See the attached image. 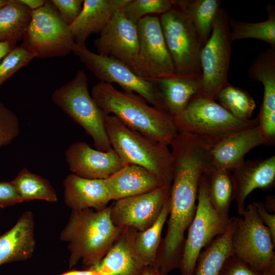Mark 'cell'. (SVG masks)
Instances as JSON below:
<instances>
[{"mask_svg": "<svg viewBox=\"0 0 275 275\" xmlns=\"http://www.w3.org/2000/svg\"><path fill=\"white\" fill-rule=\"evenodd\" d=\"M91 95L105 114H112L129 128L155 142L170 145L178 133L173 116L150 106L133 92H121L100 81L92 88Z\"/></svg>", "mask_w": 275, "mask_h": 275, "instance_id": "cell-1", "label": "cell"}, {"mask_svg": "<svg viewBox=\"0 0 275 275\" xmlns=\"http://www.w3.org/2000/svg\"><path fill=\"white\" fill-rule=\"evenodd\" d=\"M124 228L116 226L111 217V205L102 210H71L60 239L68 242L69 267L79 261L88 268L98 265Z\"/></svg>", "mask_w": 275, "mask_h": 275, "instance_id": "cell-2", "label": "cell"}, {"mask_svg": "<svg viewBox=\"0 0 275 275\" xmlns=\"http://www.w3.org/2000/svg\"><path fill=\"white\" fill-rule=\"evenodd\" d=\"M104 125L112 147L125 166H141L166 183H172L173 159L168 145L131 129L113 115H105Z\"/></svg>", "mask_w": 275, "mask_h": 275, "instance_id": "cell-3", "label": "cell"}, {"mask_svg": "<svg viewBox=\"0 0 275 275\" xmlns=\"http://www.w3.org/2000/svg\"><path fill=\"white\" fill-rule=\"evenodd\" d=\"M174 119L178 132L192 134L212 147L234 133L259 125L258 117L240 120L215 100L201 94L195 95Z\"/></svg>", "mask_w": 275, "mask_h": 275, "instance_id": "cell-4", "label": "cell"}, {"mask_svg": "<svg viewBox=\"0 0 275 275\" xmlns=\"http://www.w3.org/2000/svg\"><path fill=\"white\" fill-rule=\"evenodd\" d=\"M51 99L92 138L96 149L107 151L112 149L105 128L106 114L90 93L88 78L83 70L78 71L70 81L56 89Z\"/></svg>", "mask_w": 275, "mask_h": 275, "instance_id": "cell-5", "label": "cell"}, {"mask_svg": "<svg viewBox=\"0 0 275 275\" xmlns=\"http://www.w3.org/2000/svg\"><path fill=\"white\" fill-rule=\"evenodd\" d=\"M243 218L236 217L231 243L233 253L253 270L262 275H275V243L260 219L253 203Z\"/></svg>", "mask_w": 275, "mask_h": 275, "instance_id": "cell-6", "label": "cell"}, {"mask_svg": "<svg viewBox=\"0 0 275 275\" xmlns=\"http://www.w3.org/2000/svg\"><path fill=\"white\" fill-rule=\"evenodd\" d=\"M159 20L175 74L202 75L200 56L204 44L187 16L173 6Z\"/></svg>", "mask_w": 275, "mask_h": 275, "instance_id": "cell-7", "label": "cell"}, {"mask_svg": "<svg viewBox=\"0 0 275 275\" xmlns=\"http://www.w3.org/2000/svg\"><path fill=\"white\" fill-rule=\"evenodd\" d=\"M230 19L226 10L220 8L210 36L200 53L202 75L200 94L214 100L221 91L229 83L228 73L233 43Z\"/></svg>", "mask_w": 275, "mask_h": 275, "instance_id": "cell-8", "label": "cell"}, {"mask_svg": "<svg viewBox=\"0 0 275 275\" xmlns=\"http://www.w3.org/2000/svg\"><path fill=\"white\" fill-rule=\"evenodd\" d=\"M197 200L196 213L187 229L179 264L181 275H194L197 259L202 249L222 234L229 223L230 218L221 216L212 206L204 173L200 180Z\"/></svg>", "mask_w": 275, "mask_h": 275, "instance_id": "cell-9", "label": "cell"}, {"mask_svg": "<svg viewBox=\"0 0 275 275\" xmlns=\"http://www.w3.org/2000/svg\"><path fill=\"white\" fill-rule=\"evenodd\" d=\"M23 43L35 58L63 57L71 52L74 39L69 26L50 1L33 11Z\"/></svg>", "mask_w": 275, "mask_h": 275, "instance_id": "cell-10", "label": "cell"}, {"mask_svg": "<svg viewBox=\"0 0 275 275\" xmlns=\"http://www.w3.org/2000/svg\"><path fill=\"white\" fill-rule=\"evenodd\" d=\"M71 52L101 82L117 84L124 91L135 92L153 107L167 112L159 91L153 81L138 76L126 65L114 58L92 52L86 45L74 43Z\"/></svg>", "mask_w": 275, "mask_h": 275, "instance_id": "cell-11", "label": "cell"}, {"mask_svg": "<svg viewBox=\"0 0 275 275\" xmlns=\"http://www.w3.org/2000/svg\"><path fill=\"white\" fill-rule=\"evenodd\" d=\"M136 25L139 49L129 68L138 76L150 81L176 75L159 18L148 15L139 20Z\"/></svg>", "mask_w": 275, "mask_h": 275, "instance_id": "cell-12", "label": "cell"}, {"mask_svg": "<svg viewBox=\"0 0 275 275\" xmlns=\"http://www.w3.org/2000/svg\"><path fill=\"white\" fill-rule=\"evenodd\" d=\"M171 183L151 191L123 198L111 205V217L114 225L131 227L144 231L156 221L169 199Z\"/></svg>", "mask_w": 275, "mask_h": 275, "instance_id": "cell-13", "label": "cell"}, {"mask_svg": "<svg viewBox=\"0 0 275 275\" xmlns=\"http://www.w3.org/2000/svg\"><path fill=\"white\" fill-rule=\"evenodd\" d=\"M94 43L98 54L114 58L130 68L138 52L137 25L125 17L123 10L118 11Z\"/></svg>", "mask_w": 275, "mask_h": 275, "instance_id": "cell-14", "label": "cell"}, {"mask_svg": "<svg viewBox=\"0 0 275 275\" xmlns=\"http://www.w3.org/2000/svg\"><path fill=\"white\" fill-rule=\"evenodd\" d=\"M248 76L260 81L264 94L260 107L259 127L265 145L275 144V49L271 47L260 53L248 70Z\"/></svg>", "mask_w": 275, "mask_h": 275, "instance_id": "cell-15", "label": "cell"}, {"mask_svg": "<svg viewBox=\"0 0 275 275\" xmlns=\"http://www.w3.org/2000/svg\"><path fill=\"white\" fill-rule=\"evenodd\" d=\"M65 157L72 173L86 179H105L125 166L113 148L101 151L83 141L70 145Z\"/></svg>", "mask_w": 275, "mask_h": 275, "instance_id": "cell-16", "label": "cell"}, {"mask_svg": "<svg viewBox=\"0 0 275 275\" xmlns=\"http://www.w3.org/2000/svg\"><path fill=\"white\" fill-rule=\"evenodd\" d=\"M232 171L233 200L238 214L242 216L245 210V199L252 191L257 188L269 189L274 186L275 156L244 160Z\"/></svg>", "mask_w": 275, "mask_h": 275, "instance_id": "cell-17", "label": "cell"}, {"mask_svg": "<svg viewBox=\"0 0 275 275\" xmlns=\"http://www.w3.org/2000/svg\"><path fill=\"white\" fill-rule=\"evenodd\" d=\"M262 145L265 141L259 125L240 130L212 147L211 166L232 172L245 160L248 152Z\"/></svg>", "mask_w": 275, "mask_h": 275, "instance_id": "cell-18", "label": "cell"}, {"mask_svg": "<svg viewBox=\"0 0 275 275\" xmlns=\"http://www.w3.org/2000/svg\"><path fill=\"white\" fill-rule=\"evenodd\" d=\"M130 0H85L81 13L69 25L74 43L86 45L87 38L100 33L114 15L123 10Z\"/></svg>", "mask_w": 275, "mask_h": 275, "instance_id": "cell-19", "label": "cell"}, {"mask_svg": "<svg viewBox=\"0 0 275 275\" xmlns=\"http://www.w3.org/2000/svg\"><path fill=\"white\" fill-rule=\"evenodd\" d=\"M136 231L133 228H124L100 263L88 269L98 271L102 275H141L146 267L134 249Z\"/></svg>", "mask_w": 275, "mask_h": 275, "instance_id": "cell-20", "label": "cell"}, {"mask_svg": "<svg viewBox=\"0 0 275 275\" xmlns=\"http://www.w3.org/2000/svg\"><path fill=\"white\" fill-rule=\"evenodd\" d=\"M104 180L111 201L146 193L169 184L144 167L135 164L125 166Z\"/></svg>", "mask_w": 275, "mask_h": 275, "instance_id": "cell-21", "label": "cell"}, {"mask_svg": "<svg viewBox=\"0 0 275 275\" xmlns=\"http://www.w3.org/2000/svg\"><path fill=\"white\" fill-rule=\"evenodd\" d=\"M35 248L34 216L31 211H26L11 229L0 236V266L28 260Z\"/></svg>", "mask_w": 275, "mask_h": 275, "instance_id": "cell-22", "label": "cell"}, {"mask_svg": "<svg viewBox=\"0 0 275 275\" xmlns=\"http://www.w3.org/2000/svg\"><path fill=\"white\" fill-rule=\"evenodd\" d=\"M64 202L71 210H102L111 201L104 179L84 178L71 173L63 181Z\"/></svg>", "mask_w": 275, "mask_h": 275, "instance_id": "cell-23", "label": "cell"}, {"mask_svg": "<svg viewBox=\"0 0 275 275\" xmlns=\"http://www.w3.org/2000/svg\"><path fill=\"white\" fill-rule=\"evenodd\" d=\"M153 81L159 91L166 111L173 117L181 113L190 99L201 94L202 89V75L176 74Z\"/></svg>", "mask_w": 275, "mask_h": 275, "instance_id": "cell-24", "label": "cell"}, {"mask_svg": "<svg viewBox=\"0 0 275 275\" xmlns=\"http://www.w3.org/2000/svg\"><path fill=\"white\" fill-rule=\"evenodd\" d=\"M236 224V217L230 218L226 231L201 252L197 259L194 275L219 274L226 260L234 254L231 240Z\"/></svg>", "mask_w": 275, "mask_h": 275, "instance_id": "cell-25", "label": "cell"}, {"mask_svg": "<svg viewBox=\"0 0 275 275\" xmlns=\"http://www.w3.org/2000/svg\"><path fill=\"white\" fill-rule=\"evenodd\" d=\"M191 21L204 45L220 9L221 0H172Z\"/></svg>", "mask_w": 275, "mask_h": 275, "instance_id": "cell-26", "label": "cell"}, {"mask_svg": "<svg viewBox=\"0 0 275 275\" xmlns=\"http://www.w3.org/2000/svg\"><path fill=\"white\" fill-rule=\"evenodd\" d=\"M169 198L155 223L145 231H136L135 233L134 249L145 267L155 268L157 255L162 239V230L169 214Z\"/></svg>", "mask_w": 275, "mask_h": 275, "instance_id": "cell-27", "label": "cell"}, {"mask_svg": "<svg viewBox=\"0 0 275 275\" xmlns=\"http://www.w3.org/2000/svg\"><path fill=\"white\" fill-rule=\"evenodd\" d=\"M32 12L19 0H8L0 9V42L17 43L23 39Z\"/></svg>", "mask_w": 275, "mask_h": 275, "instance_id": "cell-28", "label": "cell"}, {"mask_svg": "<svg viewBox=\"0 0 275 275\" xmlns=\"http://www.w3.org/2000/svg\"><path fill=\"white\" fill-rule=\"evenodd\" d=\"M204 175L212 206L221 216L229 218L230 206L233 200L231 171L210 166Z\"/></svg>", "mask_w": 275, "mask_h": 275, "instance_id": "cell-29", "label": "cell"}, {"mask_svg": "<svg viewBox=\"0 0 275 275\" xmlns=\"http://www.w3.org/2000/svg\"><path fill=\"white\" fill-rule=\"evenodd\" d=\"M267 19L250 23L236 19H230L229 26L232 41L244 39L263 41L275 49V7L271 3L266 6Z\"/></svg>", "mask_w": 275, "mask_h": 275, "instance_id": "cell-30", "label": "cell"}, {"mask_svg": "<svg viewBox=\"0 0 275 275\" xmlns=\"http://www.w3.org/2000/svg\"><path fill=\"white\" fill-rule=\"evenodd\" d=\"M11 182L25 202L41 200L54 203L58 200L56 191L50 182L25 168Z\"/></svg>", "mask_w": 275, "mask_h": 275, "instance_id": "cell-31", "label": "cell"}, {"mask_svg": "<svg viewBox=\"0 0 275 275\" xmlns=\"http://www.w3.org/2000/svg\"><path fill=\"white\" fill-rule=\"evenodd\" d=\"M219 104L236 118L249 120L256 107V103L246 91L230 83L219 93L217 99Z\"/></svg>", "mask_w": 275, "mask_h": 275, "instance_id": "cell-32", "label": "cell"}, {"mask_svg": "<svg viewBox=\"0 0 275 275\" xmlns=\"http://www.w3.org/2000/svg\"><path fill=\"white\" fill-rule=\"evenodd\" d=\"M173 7L172 0H130L123 10L125 17L137 24L148 14H163Z\"/></svg>", "mask_w": 275, "mask_h": 275, "instance_id": "cell-33", "label": "cell"}, {"mask_svg": "<svg viewBox=\"0 0 275 275\" xmlns=\"http://www.w3.org/2000/svg\"><path fill=\"white\" fill-rule=\"evenodd\" d=\"M35 58L23 43L16 46L0 63V87L13 74L28 65Z\"/></svg>", "mask_w": 275, "mask_h": 275, "instance_id": "cell-34", "label": "cell"}, {"mask_svg": "<svg viewBox=\"0 0 275 275\" xmlns=\"http://www.w3.org/2000/svg\"><path fill=\"white\" fill-rule=\"evenodd\" d=\"M20 133L17 116L0 102V148L10 143Z\"/></svg>", "mask_w": 275, "mask_h": 275, "instance_id": "cell-35", "label": "cell"}, {"mask_svg": "<svg viewBox=\"0 0 275 275\" xmlns=\"http://www.w3.org/2000/svg\"><path fill=\"white\" fill-rule=\"evenodd\" d=\"M61 17L69 26L78 17L82 9V0H51Z\"/></svg>", "mask_w": 275, "mask_h": 275, "instance_id": "cell-36", "label": "cell"}, {"mask_svg": "<svg viewBox=\"0 0 275 275\" xmlns=\"http://www.w3.org/2000/svg\"><path fill=\"white\" fill-rule=\"evenodd\" d=\"M218 275H262L253 270L234 254L224 263Z\"/></svg>", "mask_w": 275, "mask_h": 275, "instance_id": "cell-37", "label": "cell"}, {"mask_svg": "<svg viewBox=\"0 0 275 275\" xmlns=\"http://www.w3.org/2000/svg\"><path fill=\"white\" fill-rule=\"evenodd\" d=\"M25 202L10 182H0V207L3 208Z\"/></svg>", "mask_w": 275, "mask_h": 275, "instance_id": "cell-38", "label": "cell"}, {"mask_svg": "<svg viewBox=\"0 0 275 275\" xmlns=\"http://www.w3.org/2000/svg\"><path fill=\"white\" fill-rule=\"evenodd\" d=\"M263 225L268 230L272 240L275 243V214L270 213L264 203L259 202L252 203Z\"/></svg>", "mask_w": 275, "mask_h": 275, "instance_id": "cell-39", "label": "cell"}, {"mask_svg": "<svg viewBox=\"0 0 275 275\" xmlns=\"http://www.w3.org/2000/svg\"><path fill=\"white\" fill-rule=\"evenodd\" d=\"M16 43L9 42H0V60L4 58L10 51L16 46Z\"/></svg>", "mask_w": 275, "mask_h": 275, "instance_id": "cell-40", "label": "cell"}, {"mask_svg": "<svg viewBox=\"0 0 275 275\" xmlns=\"http://www.w3.org/2000/svg\"><path fill=\"white\" fill-rule=\"evenodd\" d=\"M20 2L27 6L32 11L36 10L42 7L46 1L45 0H19Z\"/></svg>", "mask_w": 275, "mask_h": 275, "instance_id": "cell-41", "label": "cell"}, {"mask_svg": "<svg viewBox=\"0 0 275 275\" xmlns=\"http://www.w3.org/2000/svg\"><path fill=\"white\" fill-rule=\"evenodd\" d=\"M59 275H102L99 271L93 269L84 270H70Z\"/></svg>", "mask_w": 275, "mask_h": 275, "instance_id": "cell-42", "label": "cell"}, {"mask_svg": "<svg viewBox=\"0 0 275 275\" xmlns=\"http://www.w3.org/2000/svg\"><path fill=\"white\" fill-rule=\"evenodd\" d=\"M267 210L274 211L275 198L274 196H268L266 198L265 203L264 204Z\"/></svg>", "mask_w": 275, "mask_h": 275, "instance_id": "cell-43", "label": "cell"}, {"mask_svg": "<svg viewBox=\"0 0 275 275\" xmlns=\"http://www.w3.org/2000/svg\"><path fill=\"white\" fill-rule=\"evenodd\" d=\"M141 275H160L158 270L151 266H146Z\"/></svg>", "mask_w": 275, "mask_h": 275, "instance_id": "cell-44", "label": "cell"}, {"mask_svg": "<svg viewBox=\"0 0 275 275\" xmlns=\"http://www.w3.org/2000/svg\"><path fill=\"white\" fill-rule=\"evenodd\" d=\"M8 3V0H0V9L5 6Z\"/></svg>", "mask_w": 275, "mask_h": 275, "instance_id": "cell-45", "label": "cell"}, {"mask_svg": "<svg viewBox=\"0 0 275 275\" xmlns=\"http://www.w3.org/2000/svg\"></svg>", "mask_w": 275, "mask_h": 275, "instance_id": "cell-46", "label": "cell"}]
</instances>
